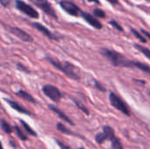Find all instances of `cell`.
I'll list each match as a JSON object with an SVG mask.
<instances>
[{
  "label": "cell",
  "instance_id": "26",
  "mask_svg": "<svg viewBox=\"0 0 150 149\" xmlns=\"http://www.w3.org/2000/svg\"><path fill=\"white\" fill-rule=\"evenodd\" d=\"M0 4L3 5V6H8L10 4H11V0H0Z\"/></svg>",
  "mask_w": 150,
  "mask_h": 149
},
{
  "label": "cell",
  "instance_id": "12",
  "mask_svg": "<svg viewBox=\"0 0 150 149\" xmlns=\"http://www.w3.org/2000/svg\"><path fill=\"white\" fill-rule=\"evenodd\" d=\"M4 100H5V102H7V103L9 104V105H10L12 109H14L15 111H17V112H20V113H23V114L31 115V113H30L26 109H25L22 105H20L19 104H18L17 102L12 101V100H10V99H4Z\"/></svg>",
  "mask_w": 150,
  "mask_h": 149
},
{
  "label": "cell",
  "instance_id": "30",
  "mask_svg": "<svg viewBox=\"0 0 150 149\" xmlns=\"http://www.w3.org/2000/svg\"><path fill=\"white\" fill-rule=\"evenodd\" d=\"M88 2H91V3H95L97 4H100V2L98 0H87Z\"/></svg>",
  "mask_w": 150,
  "mask_h": 149
},
{
  "label": "cell",
  "instance_id": "11",
  "mask_svg": "<svg viewBox=\"0 0 150 149\" xmlns=\"http://www.w3.org/2000/svg\"><path fill=\"white\" fill-rule=\"evenodd\" d=\"M33 25V26H34L39 32H40L42 34H44L46 37H47V38H49V39H52V40H56V37L46 27V26H44L43 25H41L40 23H37V22H34V23H33L32 24Z\"/></svg>",
  "mask_w": 150,
  "mask_h": 149
},
{
  "label": "cell",
  "instance_id": "24",
  "mask_svg": "<svg viewBox=\"0 0 150 149\" xmlns=\"http://www.w3.org/2000/svg\"><path fill=\"white\" fill-rule=\"evenodd\" d=\"M110 24L115 28V29H117L118 31H120V32H123V28H122V26L121 25H120L116 21H114V20H111L110 21Z\"/></svg>",
  "mask_w": 150,
  "mask_h": 149
},
{
  "label": "cell",
  "instance_id": "4",
  "mask_svg": "<svg viewBox=\"0 0 150 149\" xmlns=\"http://www.w3.org/2000/svg\"><path fill=\"white\" fill-rule=\"evenodd\" d=\"M109 99H110V103L112 106H113L115 109H117L118 111H120L126 116H130V111H129L128 106L119 96H117L114 93H110Z\"/></svg>",
  "mask_w": 150,
  "mask_h": 149
},
{
  "label": "cell",
  "instance_id": "15",
  "mask_svg": "<svg viewBox=\"0 0 150 149\" xmlns=\"http://www.w3.org/2000/svg\"><path fill=\"white\" fill-rule=\"evenodd\" d=\"M16 95L18 96V97H20L21 98H23V99L28 101V102H31V103H33V104H36L35 99H34L29 93H27V92L25 91V90H18V91L16 93Z\"/></svg>",
  "mask_w": 150,
  "mask_h": 149
},
{
  "label": "cell",
  "instance_id": "3",
  "mask_svg": "<svg viewBox=\"0 0 150 149\" xmlns=\"http://www.w3.org/2000/svg\"><path fill=\"white\" fill-rule=\"evenodd\" d=\"M48 61L57 69L61 70L64 75H66L68 77L74 79V80H78L79 76L76 71V67L71 64L70 62L68 61H60L56 59H53L48 57L47 58Z\"/></svg>",
  "mask_w": 150,
  "mask_h": 149
},
{
  "label": "cell",
  "instance_id": "28",
  "mask_svg": "<svg viewBox=\"0 0 150 149\" xmlns=\"http://www.w3.org/2000/svg\"><path fill=\"white\" fill-rule=\"evenodd\" d=\"M142 33H143L145 36H147V37H148V38H149V39L150 40V32H149L148 31H145V30H143V29L142 30Z\"/></svg>",
  "mask_w": 150,
  "mask_h": 149
},
{
  "label": "cell",
  "instance_id": "21",
  "mask_svg": "<svg viewBox=\"0 0 150 149\" xmlns=\"http://www.w3.org/2000/svg\"><path fill=\"white\" fill-rule=\"evenodd\" d=\"M14 130H15L16 134L18 136V138H20V140H22V141H26V140H27L26 136L21 132V129H20L18 126H14Z\"/></svg>",
  "mask_w": 150,
  "mask_h": 149
},
{
  "label": "cell",
  "instance_id": "29",
  "mask_svg": "<svg viewBox=\"0 0 150 149\" xmlns=\"http://www.w3.org/2000/svg\"><path fill=\"white\" fill-rule=\"evenodd\" d=\"M106 1H108L109 3H111L112 4H119V1L118 0H106Z\"/></svg>",
  "mask_w": 150,
  "mask_h": 149
},
{
  "label": "cell",
  "instance_id": "5",
  "mask_svg": "<svg viewBox=\"0 0 150 149\" xmlns=\"http://www.w3.org/2000/svg\"><path fill=\"white\" fill-rule=\"evenodd\" d=\"M42 91L47 97H49L54 102H59L62 97V94L59 90V89L54 85H50V84L44 85L42 87Z\"/></svg>",
  "mask_w": 150,
  "mask_h": 149
},
{
  "label": "cell",
  "instance_id": "31",
  "mask_svg": "<svg viewBox=\"0 0 150 149\" xmlns=\"http://www.w3.org/2000/svg\"><path fill=\"white\" fill-rule=\"evenodd\" d=\"M0 149H4L3 148V146H2V143H1V141H0Z\"/></svg>",
  "mask_w": 150,
  "mask_h": 149
},
{
  "label": "cell",
  "instance_id": "23",
  "mask_svg": "<svg viewBox=\"0 0 150 149\" xmlns=\"http://www.w3.org/2000/svg\"><path fill=\"white\" fill-rule=\"evenodd\" d=\"M75 101V103H76V106L82 111V112H83L86 115H89L90 114V112H89V111H88V109L85 107V106H83L81 103H79V102H77L76 100H74Z\"/></svg>",
  "mask_w": 150,
  "mask_h": 149
},
{
  "label": "cell",
  "instance_id": "10",
  "mask_svg": "<svg viewBox=\"0 0 150 149\" xmlns=\"http://www.w3.org/2000/svg\"><path fill=\"white\" fill-rule=\"evenodd\" d=\"M80 16H82V17L86 20V22H88L91 26H93V27H95L96 29H98V30L102 29L103 25L101 24V22H99V21L95 18V16H92V15H91L90 13L84 12V11H82Z\"/></svg>",
  "mask_w": 150,
  "mask_h": 149
},
{
  "label": "cell",
  "instance_id": "9",
  "mask_svg": "<svg viewBox=\"0 0 150 149\" xmlns=\"http://www.w3.org/2000/svg\"><path fill=\"white\" fill-rule=\"evenodd\" d=\"M45 13H47L48 16L54 18H57L56 13L54 10V8L52 7V5L48 3L47 0H35L33 1Z\"/></svg>",
  "mask_w": 150,
  "mask_h": 149
},
{
  "label": "cell",
  "instance_id": "19",
  "mask_svg": "<svg viewBox=\"0 0 150 149\" xmlns=\"http://www.w3.org/2000/svg\"><path fill=\"white\" fill-rule=\"evenodd\" d=\"M20 123L22 124V126H23V127L25 128V132L28 133V134H30V135H32V136H36L37 134H36V133L29 126V125H27L24 120H20Z\"/></svg>",
  "mask_w": 150,
  "mask_h": 149
},
{
  "label": "cell",
  "instance_id": "13",
  "mask_svg": "<svg viewBox=\"0 0 150 149\" xmlns=\"http://www.w3.org/2000/svg\"><path fill=\"white\" fill-rule=\"evenodd\" d=\"M48 108L52 111V112H54L56 115H58L62 120H64L65 122H67V123H69V124H70V125H74V123H73V121L67 116V115H65L61 110H59L57 107H55V106H54V105H48Z\"/></svg>",
  "mask_w": 150,
  "mask_h": 149
},
{
  "label": "cell",
  "instance_id": "7",
  "mask_svg": "<svg viewBox=\"0 0 150 149\" xmlns=\"http://www.w3.org/2000/svg\"><path fill=\"white\" fill-rule=\"evenodd\" d=\"M60 5H61V7H62L67 13H69V14L71 15V16L77 17V16L81 15L82 11H81L80 8H79L76 4H74L73 2L63 0V1H61V2H60Z\"/></svg>",
  "mask_w": 150,
  "mask_h": 149
},
{
  "label": "cell",
  "instance_id": "6",
  "mask_svg": "<svg viewBox=\"0 0 150 149\" xmlns=\"http://www.w3.org/2000/svg\"><path fill=\"white\" fill-rule=\"evenodd\" d=\"M16 7L18 11L25 13V15H27L30 18H39L38 11L34 8H33L31 5L23 2L22 0H17L16 1Z\"/></svg>",
  "mask_w": 150,
  "mask_h": 149
},
{
  "label": "cell",
  "instance_id": "16",
  "mask_svg": "<svg viewBox=\"0 0 150 149\" xmlns=\"http://www.w3.org/2000/svg\"><path fill=\"white\" fill-rule=\"evenodd\" d=\"M56 128L58 131H60L61 133H64V134H67V135H75V136H79L78 134L75 133L74 132H72L70 129H69L68 127H66L62 123H58L56 125Z\"/></svg>",
  "mask_w": 150,
  "mask_h": 149
},
{
  "label": "cell",
  "instance_id": "17",
  "mask_svg": "<svg viewBox=\"0 0 150 149\" xmlns=\"http://www.w3.org/2000/svg\"><path fill=\"white\" fill-rule=\"evenodd\" d=\"M134 47L137 50H139L141 53H142L147 58H149L150 60V50L149 48H147V47H143L142 45H139V44H135L134 45Z\"/></svg>",
  "mask_w": 150,
  "mask_h": 149
},
{
  "label": "cell",
  "instance_id": "18",
  "mask_svg": "<svg viewBox=\"0 0 150 149\" xmlns=\"http://www.w3.org/2000/svg\"><path fill=\"white\" fill-rule=\"evenodd\" d=\"M0 126L2 128V130L4 133H11L12 132V129H11V126L5 120H4V119L0 120Z\"/></svg>",
  "mask_w": 150,
  "mask_h": 149
},
{
  "label": "cell",
  "instance_id": "1",
  "mask_svg": "<svg viewBox=\"0 0 150 149\" xmlns=\"http://www.w3.org/2000/svg\"><path fill=\"white\" fill-rule=\"evenodd\" d=\"M95 141L98 144H103L106 141H110L112 143V149H124L121 141L116 137L114 130L109 126H103V132L96 134Z\"/></svg>",
  "mask_w": 150,
  "mask_h": 149
},
{
  "label": "cell",
  "instance_id": "25",
  "mask_svg": "<svg viewBox=\"0 0 150 149\" xmlns=\"http://www.w3.org/2000/svg\"><path fill=\"white\" fill-rule=\"evenodd\" d=\"M55 141H56V143L58 144V146L60 147V148L61 149H69V147H68V146H66V145H64L62 142H61L60 141H58V140H55Z\"/></svg>",
  "mask_w": 150,
  "mask_h": 149
},
{
  "label": "cell",
  "instance_id": "2",
  "mask_svg": "<svg viewBox=\"0 0 150 149\" xmlns=\"http://www.w3.org/2000/svg\"><path fill=\"white\" fill-rule=\"evenodd\" d=\"M100 53L106 57L112 65L116 67H124V68H133V61L127 60L124 55L121 54L108 48H102L100 49Z\"/></svg>",
  "mask_w": 150,
  "mask_h": 149
},
{
  "label": "cell",
  "instance_id": "22",
  "mask_svg": "<svg viewBox=\"0 0 150 149\" xmlns=\"http://www.w3.org/2000/svg\"><path fill=\"white\" fill-rule=\"evenodd\" d=\"M93 14L95 17H98V18H105V12L101 9H95L93 11Z\"/></svg>",
  "mask_w": 150,
  "mask_h": 149
},
{
  "label": "cell",
  "instance_id": "8",
  "mask_svg": "<svg viewBox=\"0 0 150 149\" xmlns=\"http://www.w3.org/2000/svg\"><path fill=\"white\" fill-rule=\"evenodd\" d=\"M6 28L11 33L14 34L17 38L20 39L21 40H23L25 42H32L33 40V37L29 33H27L26 32H25L24 30H22L18 27H13V26L6 25Z\"/></svg>",
  "mask_w": 150,
  "mask_h": 149
},
{
  "label": "cell",
  "instance_id": "33",
  "mask_svg": "<svg viewBox=\"0 0 150 149\" xmlns=\"http://www.w3.org/2000/svg\"><path fill=\"white\" fill-rule=\"evenodd\" d=\"M147 1H150V0H147Z\"/></svg>",
  "mask_w": 150,
  "mask_h": 149
},
{
  "label": "cell",
  "instance_id": "27",
  "mask_svg": "<svg viewBox=\"0 0 150 149\" xmlns=\"http://www.w3.org/2000/svg\"><path fill=\"white\" fill-rule=\"evenodd\" d=\"M95 86H96V88L98 89L99 90H102V91H105V89L102 86V84H100V83H98V82H96V85H95Z\"/></svg>",
  "mask_w": 150,
  "mask_h": 149
},
{
  "label": "cell",
  "instance_id": "32",
  "mask_svg": "<svg viewBox=\"0 0 150 149\" xmlns=\"http://www.w3.org/2000/svg\"><path fill=\"white\" fill-rule=\"evenodd\" d=\"M79 149H85V148H80Z\"/></svg>",
  "mask_w": 150,
  "mask_h": 149
},
{
  "label": "cell",
  "instance_id": "14",
  "mask_svg": "<svg viewBox=\"0 0 150 149\" xmlns=\"http://www.w3.org/2000/svg\"><path fill=\"white\" fill-rule=\"evenodd\" d=\"M133 68H138L142 72H145L150 75V66L147 65L146 63L138 61H133Z\"/></svg>",
  "mask_w": 150,
  "mask_h": 149
},
{
  "label": "cell",
  "instance_id": "20",
  "mask_svg": "<svg viewBox=\"0 0 150 149\" xmlns=\"http://www.w3.org/2000/svg\"><path fill=\"white\" fill-rule=\"evenodd\" d=\"M131 32L134 33V35L136 38H138V39H139V40H140V41H142V43H146V42H147V40H146V38H145L144 36H142V34H141L139 32H137L135 29L132 28V29H131Z\"/></svg>",
  "mask_w": 150,
  "mask_h": 149
}]
</instances>
